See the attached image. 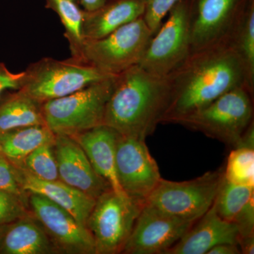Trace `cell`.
I'll return each instance as SVG.
<instances>
[{"label":"cell","mask_w":254,"mask_h":254,"mask_svg":"<svg viewBox=\"0 0 254 254\" xmlns=\"http://www.w3.org/2000/svg\"><path fill=\"white\" fill-rule=\"evenodd\" d=\"M168 78L170 98L161 123L176 124L238 87L250 91L243 63L230 44L193 52Z\"/></svg>","instance_id":"6da1fadb"},{"label":"cell","mask_w":254,"mask_h":254,"mask_svg":"<svg viewBox=\"0 0 254 254\" xmlns=\"http://www.w3.org/2000/svg\"><path fill=\"white\" fill-rule=\"evenodd\" d=\"M170 91L168 76L159 77L138 65L131 66L115 78L104 125L120 135L145 140L161 123Z\"/></svg>","instance_id":"7a4b0ae2"},{"label":"cell","mask_w":254,"mask_h":254,"mask_svg":"<svg viewBox=\"0 0 254 254\" xmlns=\"http://www.w3.org/2000/svg\"><path fill=\"white\" fill-rule=\"evenodd\" d=\"M116 76L42 103L46 126L55 135L73 136L104 124L105 108Z\"/></svg>","instance_id":"3957f363"},{"label":"cell","mask_w":254,"mask_h":254,"mask_svg":"<svg viewBox=\"0 0 254 254\" xmlns=\"http://www.w3.org/2000/svg\"><path fill=\"white\" fill-rule=\"evenodd\" d=\"M153 36L140 17L100 39L85 40L71 58L107 74H120L138 65Z\"/></svg>","instance_id":"277c9868"},{"label":"cell","mask_w":254,"mask_h":254,"mask_svg":"<svg viewBox=\"0 0 254 254\" xmlns=\"http://www.w3.org/2000/svg\"><path fill=\"white\" fill-rule=\"evenodd\" d=\"M254 95L246 86L224 93L176 124L205 133L235 148L254 123Z\"/></svg>","instance_id":"5b68a950"},{"label":"cell","mask_w":254,"mask_h":254,"mask_svg":"<svg viewBox=\"0 0 254 254\" xmlns=\"http://www.w3.org/2000/svg\"><path fill=\"white\" fill-rule=\"evenodd\" d=\"M24 71L21 90L41 104L115 76L102 72L71 58L64 61L43 58L30 64Z\"/></svg>","instance_id":"8992f818"},{"label":"cell","mask_w":254,"mask_h":254,"mask_svg":"<svg viewBox=\"0 0 254 254\" xmlns=\"http://www.w3.org/2000/svg\"><path fill=\"white\" fill-rule=\"evenodd\" d=\"M194 0H180L168 12V20L151 38L138 66L167 77L190 54V22Z\"/></svg>","instance_id":"52a82bcc"},{"label":"cell","mask_w":254,"mask_h":254,"mask_svg":"<svg viewBox=\"0 0 254 254\" xmlns=\"http://www.w3.org/2000/svg\"><path fill=\"white\" fill-rule=\"evenodd\" d=\"M144 205L112 189L100 195L86 223L94 240L95 254L123 252Z\"/></svg>","instance_id":"ba28073f"},{"label":"cell","mask_w":254,"mask_h":254,"mask_svg":"<svg viewBox=\"0 0 254 254\" xmlns=\"http://www.w3.org/2000/svg\"><path fill=\"white\" fill-rule=\"evenodd\" d=\"M223 176L220 169L188 181L162 178L145 203L177 218L197 221L213 205Z\"/></svg>","instance_id":"9c48e42d"},{"label":"cell","mask_w":254,"mask_h":254,"mask_svg":"<svg viewBox=\"0 0 254 254\" xmlns=\"http://www.w3.org/2000/svg\"><path fill=\"white\" fill-rule=\"evenodd\" d=\"M250 0H194L190 22V53L229 44Z\"/></svg>","instance_id":"30bf717a"},{"label":"cell","mask_w":254,"mask_h":254,"mask_svg":"<svg viewBox=\"0 0 254 254\" xmlns=\"http://www.w3.org/2000/svg\"><path fill=\"white\" fill-rule=\"evenodd\" d=\"M116 171L123 191L143 204L162 179L158 164L150 155L145 139L135 136L120 134Z\"/></svg>","instance_id":"8fae6325"},{"label":"cell","mask_w":254,"mask_h":254,"mask_svg":"<svg viewBox=\"0 0 254 254\" xmlns=\"http://www.w3.org/2000/svg\"><path fill=\"white\" fill-rule=\"evenodd\" d=\"M29 195L28 202L35 218L44 229L58 252L95 254L94 240L86 225L46 197L34 193Z\"/></svg>","instance_id":"7c38bea8"},{"label":"cell","mask_w":254,"mask_h":254,"mask_svg":"<svg viewBox=\"0 0 254 254\" xmlns=\"http://www.w3.org/2000/svg\"><path fill=\"white\" fill-rule=\"evenodd\" d=\"M195 222L177 218L145 203L123 253L165 254Z\"/></svg>","instance_id":"4fadbf2b"},{"label":"cell","mask_w":254,"mask_h":254,"mask_svg":"<svg viewBox=\"0 0 254 254\" xmlns=\"http://www.w3.org/2000/svg\"><path fill=\"white\" fill-rule=\"evenodd\" d=\"M54 150L59 180L96 200L112 189L95 171L77 141L67 135L56 134Z\"/></svg>","instance_id":"5bb4252c"},{"label":"cell","mask_w":254,"mask_h":254,"mask_svg":"<svg viewBox=\"0 0 254 254\" xmlns=\"http://www.w3.org/2000/svg\"><path fill=\"white\" fill-rule=\"evenodd\" d=\"M236 224L219 216L213 205L165 254H205L220 244L238 245Z\"/></svg>","instance_id":"9a60e30c"},{"label":"cell","mask_w":254,"mask_h":254,"mask_svg":"<svg viewBox=\"0 0 254 254\" xmlns=\"http://www.w3.org/2000/svg\"><path fill=\"white\" fill-rule=\"evenodd\" d=\"M16 167L18 181L28 194L41 195L59 205L86 225L95 203V199L64 183L61 180L47 181L33 176L21 166Z\"/></svg>","instance_id":"2e32d148"},{"label":"cell","mask_w":254,"mask_h":254,"mask_svg":"<svg viewBox=\"0 0 254 254\" xmlns=\"http://www.w3.org/2000/svg\"><path fill=\"white\" fill-rule=\"evenodd\" d=\"M70 136L77 141L95 171L109 184L112 190L126 194L119 183L116 171L117 143L120 133L103 124Z\"/></svg>","instance_id":"e0dca14e"},{"label":"cell","mask_w":254,"mask_h":254,"mask_svg":"<svg viewBox=\"0 0 254 254\" xmlns=\"http://www.w3.org/2000/svg\"><path fill=\"white\" fill-rule=\"evenodd\" d=\"M143 0H110L99 9L83 10V36L85 40H97L142 17Z\"/></svg>","instance_id":"ac0fdd59"},{"label":"cell","mask_w":254,"mask_h":254,"mask_svg":"<svg viewBox=\"0 0 254 254\" xmlns=\"http://www.w3.org/2000/svg\"><path fill=\"white\" fill-rule=\"evenodd\" d=\"M58 252L41 224L25 217L6 225L0 239V254H48Z\"/></svg>","instance_id":"d6986e66"},{"label":"cell","mask_w":254,"mask_h":254,"mask_svg":"<svg viewBox=\"0 0 254 254\" xmlns=\"http://www.w3.org/2000/svg\"><path fill=\"white\" fill-rule=\"evenodd\" d=\"M55 134L44 125H35L0 133V154L19 165L33 150L55 141Z\"/></svg>","instance_id":"ffe728a7"},{"label":"cell","mask_w":254,"mask_h":254,"mask_svg":"<svg viewBox=\"0 0 254 254\" xmlns=\"http://www.w3.org/2000/svg\"><path fill=\"white\" fill-rule=\"evenodd\" d=\"M44 125L41 103L22 90L14 91L4 99H0V133Z\"/></svg>","instance_id":"44dd1931"},{"label":"cell","mask_w":254,"mask_h":254,"mask_svg":"<svg viewBox=\"0 0 254 254\" xmlns=\"http://www.w3.org/2000/svg\"><path fill=\"white\" fill-rule=\"evenodd\" d=\"M248 128L240 145L230 152L224 177L236 185L254 187V125Z\"/></svg>","instance_id":"7402d4cb"},{"label":"cell","mask_w":254,"mask_h":254,"mask_svg":"<svg viewBox=\"0 0 254 254\" xmlns=\"http://www.w3.org/2000/svg\"><path fill=\"white\" fill-rule=\"evenodd\" d=\"M229 44L240 57L246 74L247 84L254 94V0H250Z\"/></svg>","instance_id":"603a6c76"},{"label":"cell","mask_w":254,"mask_h":254,"mask_svg":"<svg viewBox=\"0 0 254 254\" xmlns=\"http://www.w3.org/2000/svg\"><path fill=\"white\" fill-rule=\"evenodd\" d=\"M46 8L53 10L59 16L65 28L64 36L69 43L71 57L75 56L84 41L83 9L72 0H46Z\"/></svg>","instance_id":"cb8c5ba5"},{"label":"cell","mask_w":254,"mask_h":254,"mask_svg":"<svg viewBox=\"0 0 254 254\" xmlns=\"http://www.w3.org/2000/svg\"><path fill=\"white\" fill-rule=\"evenodd\" d=\"M254 196V187L232 183L223 176L213 205L220 218L233 222L239 212Z\"/></svg>","instance_id":"d4e9b609"},{"label":"cell","mask_w":254,"mask_h":254,"mask_svg":"<svg viewBox=\"0 0 254 254\" xmlns=\"http://www.w3.org/2000/svg\"><path fill=\"white\" fill-rule=\"evenodd\" d=\"M54 141L44 143L37 148L17 166L23 167L33 176L41 180L47 181L59 180Z\"/></svg>","instance_id":"484cf974"},{"label":"cell","mask_w":254,"mask_h":254,"mask_svg":"<svg viewBox=\"0 0 254 254\" xmlns=\"http://www.w3.org/2000/svg\"><path fill=\"white\" fill-rule=\"evenodd\" d=\"M27 200L9 192L0 190V225H7L28 216Z\"/></svg>","instance_id":"4316f807"},{"label":"cell","mask_w":254,"mask_h":254,"mask_svg":"<svg viewBox=\"0 0 254 254\" xmlns=\"http://www.w3.org/2000/svg\"><path fill=\"white\" fill-rule=\"evenodd\" d=\"M179 1L180 0H143L144 13L142 17L153 34L158 31L163 24V18Z\"/></svg>","instance_id":"83f0119b"},{"label":"cell","mask_w":254,"mask_h":254,"mask_svg":"<svg viewBox=\"0 0 254 254\" xmlns=\"http://www.w3.org/2000/svg\"><path fill=\"white\" fill-rule=\"evenodd\" d=\"M0 190L9 192L26 199L28 194L18 181L16 167L0 154Z\"/></svg>","instance_id":"f1b7e54d"},{"label":"cell","mask_w":254,"mask_h":254,"mask_svg":"<svg viewBox=\"0 0 254 254\" xmlns=\"http://www.w3.org/2000/svg\"><path fill=\"white\" fill-rule=\"evenodd\" d=\"M239 232V239L254 235V196L239 212L234 219Z\"/></svg>","instance_id":"f546056e"},{"label":"cell","mask_w":254,"mask_h":254,"mask_svg":"<svg viewBox=\"0 0 254 254\" xmlns=\"http://www.w3.org/2000/svg\"><path fill=\"white\" fill-rule=\"evenodd\" d=\"M24 76L25 71L11 72L4 64L0 63V99L6 91L21 89Z\"/></svg>","instance_id":"4dcf8cb0"},{"label":"cell","mask_w":254,"mask_h":254,"mask_svg":"<svg viewBox=\"0 0 254 254\" xmlns=\"http://www.w3.org/2000/svg\"><path fill=\"white\" fill-rule=\"evenodd\" d=\"M240 247L235 244H220L210 249L206 254H240Z\"/></svg>","instance_id":"1f68e13d"},{"label":"cell","mask_w":254,"mask_h":254,"mask_svg":"<svg viewBox=\"0 0 254 254\" xmlns=\"http://www.w3.org/2000/svg\"><path fill=\"white\" fill-rule=\"evenodd\" d=\"M238 245L242 254H254V235L239 239Z\"/></svg>","instance_id":"d6a6232c"},{"label":"cell","mask_w":254,"mask_h":254,"mask_svg":"<svg viewBox=\"0 0 254 254\" xmlns=\"http://www.w3.org/2000/svg\"><path fill=\"white\" fill-rule=\"evenodd\" d=\"M110 0H79L83 9L86 11H92L99 9Z\"/></svg>","instance_id":"836d02e7"},{"label":"cell","mask_w":254,"mask_h":254,"mask_svg":"<svg viewBox=\"0 0 254 254\" xmlns=\"http://www.w3.org/2000/svg\"><path fill=\"white\" fill-rule=\"evenodd\" d=\"M6 227V225H0V239L2 237L3 233H4Z\"/></svg>","instance_id":"e575fe53"},{"label":"cell","mask_w":254,"mask_h":254,"mask_svg":"<svg viewBox=\"0 0 254 254\" xmlns=\"http://www.w3.org/2000/svg\"><path fill=\"white\" fill-rule=\"evenodd\" d=\"M72 1H77V0H72Z\"/></svg>","instance_id":"d590c367"}]
</instances>
